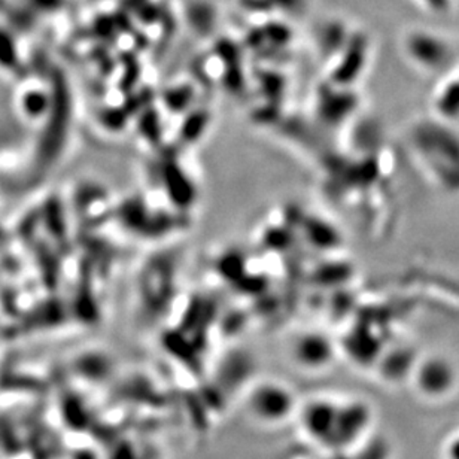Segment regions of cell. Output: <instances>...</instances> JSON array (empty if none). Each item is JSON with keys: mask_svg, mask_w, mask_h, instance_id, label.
I'll use <instances>...</instances> for the list:
<instances>
[{"mask_svg": "<svg viewBox=\"0 0 459 459\" xmlns=\"http://www.w3.org/2000/svg\"><path fill=\"white\" fill-rule=\"evenodd\" d=\"M411 160L429 182L440 190L459 195V128L429 115L416 119L406 133Z\"/></svg>", "mask_w": 459, "mask_h": 459, "instance_id": "obj_1", "label": "cell"}, {"mask_svg": "<svg viewBox=\"0 0 459 459\" xmlns=\"http://www.w3.org/2000/svg\"><path fill=\"white\" fill-rule=\"evenodd\" d=\"M402 53L407 63L424 75L440 76L459 58L455 42L433 29H409L402 38Z\"/></svg>", "mask_w": 459, "mask_h": 459, "instance_id": "obj_2", "label": "cell"}, {"mask_svg": "<svg viewBox=\"0 0 459 459\" xmlns=\"http://www.w3.org/2000/svg\"><path fill=\"white\" fill-rule=\"evenodd\" d=\"M431 114L438 118L459 124V60L438 76L431 98Z\"/></svg>", "mask_w": 459, "mask_h": 459, "instance_id": "obj_3", "label": "cell"}]
</instances>
